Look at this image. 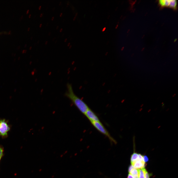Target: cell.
<instances>
[{"label":"cell","mask_w":178,"mask_h":178,"mask_svg":"<svg viewBox=\"0 0 178 178\" xmlns=\"http://www.w3.org/2000/svg\"><path fill=\"white\" fill-rule=\"evenodd\" d=\"M43 14H41L40 15V17H42V16H43Z\"/></svg>","instance_id":"obj_16"},{"label":"cell","mask_w":178,"mask_h":178,"mask_svg":"<svg viewBox=\"0 0 178 178\" xmlns=\"http://www.w3.org/2000/svg\"><path fill=\"white\" fill-rule=\"evenodd\" d=\"M4 148L1 146H0V161L4 155Z\"/></svg>","instance_id":"obj_10"},{"label":"cell","mask_w":178,"mask_h":178,"mask_svg":"<svg viewBox=\"0 0 178 178\" xmlns=\"http://www.w3.org/2000/svg\"><path fill=\"white\" fill-rule=\"evenodd\" d=\"M150 174H149L145 169V171L144 178H150Z\"/></svg>","instance_id":"obj_11"},{"label":"cell","mask_w":178,"mask_h":178,"mask_svg":"<svg viewBox=\"0 0 178 178\" xmlns=\"http://www.w3.org/2000/svg\"><path fill=\"white\" fill-rule=\"evenodd\" d=\"M127 178H134V177L130 174L129 173Z\"/></svg>","instance_id":"obj_15"},{"label":"cell","mask_w":178,"mask_h":178,"mask_svg":"<svg viewBox=\"0 0 178 178\" xmlns=\"http://www.w3.org/2000/svg\"><path fill=\"white\" fill-rule=\"evenodd\" d=\"M138 159V154L134 152L131 155V163Z\"/></svg>","instance_id":"obj_8"},{"label":"cell","mask_w":178,"mask_h":178,"mask_svg":"<svg viewBox=\"0 0 178 178\" xmlns=\"http://www.w3.org/2000/svg\"><path fill=\"white\" fill-rule=\"evenodd\" d=\"M171 0H160L159 2L162 6H167L170 7Z\"/></svg>","instance_id":"obj_6"},{"label":"cell","mask_w":178,"mask_h":178,"mask_svg":"<svg viewBox=\"0 0 178 178\" xmlns=\"http://www.w3.org/2000/svg\"><path fill=\"white\" fill-rule=\"evenodd\" d=\"M134 168L132 165L131 164L130 165L128 168V171L129 173H130L131 171Z\"/></svg>","instance_id":"obj_13"},{"label":"cell","mask_w":178,"mask_h":178,"mask_svg":"<svg viewBox=\"0 0 178 178\" xmlns=\"http://www.w3.org/2000/svg\"><path fill=\"white\" fill-rule=\"evenodd\" d=\"M67 89L65 94V96L71 101L82 113L84 114L89 108L86 103L74 93L71 84H67Z\"/></svg>","instance_id":"obj_1"},{"label":"cell","mask_w":178,"mask_h":178,"mask_svg":"<svg viewBox=\"0 0 178 178\" xmlns=\"http://www.w3.org/2000/svg\"><path fill=\"white\" fill-rule=\"evenodd\" d=\"M143 160L144 161L145 163L148 161L149 159L146 156L144 155L143 156Z\"/></svg>","instance_id":"obj_12"},{"label":"cell","mask_w":178,"mask_h":178,"mask_svg":"<svg viewBox=\"0 0 178 178\" xmlns=\"http://www.w3.org/2000/svg\"><path fill=\"white\" fill-rule=\"evenodd\" d=\"M62 30L63 29L62 28H61L60 31V32H61L62 31Z\"/></svg>","instance_id":"obj_17"},{"label":"cell","mask_w":178,"mask_h":178,"mask_svg":"<svg viewBox=\"0 0 178 178\" xmlns=\"http://www.w3.org/2000/svg\"><path fill=\"white\" fill-rule=\"evenodd\" d=\"M90 122H100L99 119L96 114L89 108L84 114Z\"/></svg>","instance_id":"obj_4"},{"label":"cell","mask_w":178,"mask_h":178,"mask_svg":"<svg viewBox=\"0 0 178 178\" xmlns=\"http://www.w3.org/2000/svg\"><path fill=\"white\" fill-rule=\"evenodd\" d=\"M54 17H53L51 19L52 20H53V19H54Z\"/></svg>","instance_id":"obj_22"},{"label":"cell","mask_w":178,"mask_h":178,"mask_svg":"<svg viewBox=\"0 0 178 178\" xmlns=\"http://www.w3.org/2000/svg\"><path fill=\"white\" fill-rule=\"evenodd\" d=\"M42 25V24H40V25L39 26L40 27H41V26Z\"/></svg>","instance_id":"obj_19"},{"label":"cell","mask_w":178,"mask_h":178,"mask_svg":"<svg viewBox=\"0 0 178 178\" xmlns=\"http://www.w3.org/2000/svg\"><path fill=\"white\" fill-rule=\"evenodd\" d=\"M93 126L98 131L107 136L111 142L116 144L117 142L110 135L108 131L100 122H90Z\"/></svg>","instance_id":"obj_2"},{"label":"cell","mask_w":178,"mask_h":178,"mask_svg":"<svg viewBox=\"0 0 178 178\" xmlns=\"http://www.w3.org/2000/svg\"><path fill=\"white\" fill-rule=\"evenodd\" d=\"M138 169L139 173L138 178H144L145 171L146 169L144 168Z\"/></svg>","instance_id":"obj_9"},{"label":"cell","mask_w":178,"mask_h":178,"mask_svg":"<svg viewBox=\"0 0 178 178\" xmlns=\"http://www.w3.org/2000/svg\"><path fill=\"white\" fill-rule=\"evenodd\" d=\"M70 44V43H69L68 44H67V45L69 46V45Z\"/></svg>","instance_id":"obj_25"},{"label":"cell","mask_w":178,"mask_h":178,"mask_svg":"<svg viewBox=\"0 0 178 178\" xmlns=\"http://www.w3.org/2000/svg\"><path fill=\"white\" fill-rule=\"evenodd\" d=\"M62 15V13H61V14H60V16H61V15Z\"/></svg>","instance_id":"obj_24"},{"label":"cell","mask_w":178,"mask_h":178,"mask_svg":"<svg viewBox=\"0 0 178 178\" xmlns=\"http://www.w3.org/2000/svg\"><path fill=\"white\" fill-rule=\"evenodd\" d=\"M10 129V126L7 120L4 119H0V136L2 138H5L8 136Z\"/></svg>","instance_id":"obj_3"},{"label":"cell","mask_w":178,"mask_h":178,"mask_svg":"<svg viewBox=\"0 0 178 178\" xmlns=\"http://www.w3.org/2000/svg\"><path fill=\"white\" fill-rule=\"evenodd\" d=\"M67 39H66L65 40V42H66L67 41Z\"/></svg>","instance_id":"obj_21"},{"label":"cell","mask_w":178,"mask_h":178,"mask_svg":"<svg viewBox=\"0 0 178 178\" xmlns=\"http://www.w3.org/2000/svg\"><path fill=\"white\" fill-rule=\"evenodd\" d=\"M138 157L139 159L144 161L143 160V156L140 154H138Z\"/></svg>","instance_id":"obj_14"},{"label":"cell","mask_w":178,"mask_h":178,"mask_svg":"<svg viewBox=\"0 0 178 178\" xmlns=\"http://www.w3.org/2000/svg\"><path fill=\"white\" fill-rule=\"evenodd\" d=\"M132 165L136 169H142L144 168L145 163L143 161L138 159L131 163Z\"/></svg>","instance_id":"obj_5"},{"label":"cell","mask_w":178,"mask_h":178,"mask_svg":"<svg viewBox=\"0 0 178 178\" xmlns=\"http://www.w3.org/2000/svg\"><path fill=\"white\" fill-rule=\"evenodd\" d=\"M129 173L131 174L134 178H138L139 173L138 169L134 168Z\"/></svg>","instance_id":"obj_7"},{"label":"cell","mask_w":178,"mask_h":178,"mask_svg":"<svg viewBox=\"0 0 178 178\" xmlns=\"http://www.w3.org/2000/svg\"><path fill=\"white\" fill-rule=\"evenodd\" d=\"M47 42H48L47 41H46V42H45V44H47Z\"/></svg>","instance_id":"obj_23"},{"label":"cell","mask_w":178,"mask_h":178,"mask_svg":"<svg viewBox=\"0 0 178 178\" xmlns=\"http://www.w3.org/2000/svg\"><path fill=\"white\" fill-rule=\"evenodd\" d=\"M58 26L57 27V29L58 28Z\"/></svg>","instance_id":"obj_27"},{"label":"cell","mask_w":178,"mask_h":178,"mask_svg":"<svg viewBox=\"0 0 178 178\" xmlns=\"http://www.w3.org/2000/svg\"><path fill=\"white\" fill-rule=\"evenodd\" d=\"M50 32H49V35H50Z\"/></svg>","instance_id":"obj_26"},{"label":"cell","mask_w":178,"mask_h":178,"mask_svg":"<svg viewBox=\"0 0 178 178\" xmlns=\"http://www.w3.org/2000/svg\"><path fill=\"white\" fill-rule=\"evenodd\" d=\"M41 7V6H40V7H39V9H40Z\"/></svg>","instance_id":"obj_18"},{"label":"cell","mask_w":178,"mask_h":178,"mask_svg":"<svg viewBox=\"0 0 178 178\" xmlns=\"http://www.w3.org/2000/svg\"><path fill=\"white\" fill-rule=\"evenodd\" d=\"M105 28H104V29H103V31H104L105 30Z\"/></svg>","instance_id":"obj_20"}]
</instances>
